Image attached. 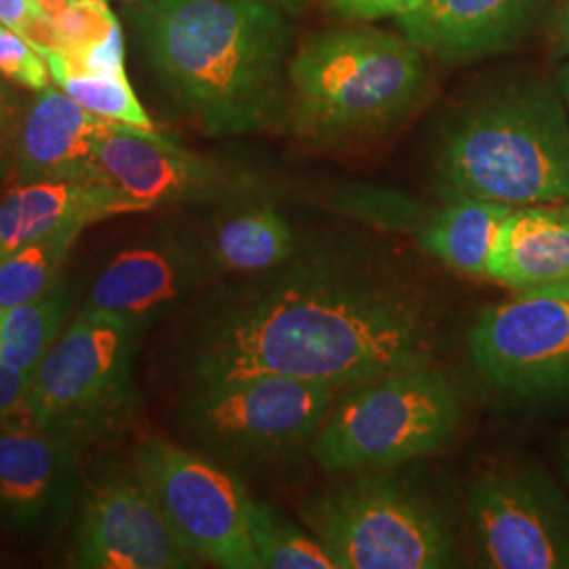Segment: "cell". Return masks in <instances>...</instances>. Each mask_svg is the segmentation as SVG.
<instances>
[{
    "mask_svg": "<svg viewBox=\"0 0 569 569\" xmlns=\"http://www.w3.org/2000/svg\"><path fill=\"white\" fill-rule=\"evenodd\" d=\"M559 91H561V96H563L569 110V61H566L561 66V70H559Z\"/></svg>",
    "mask_w": 569,
    "mask_h": 569,
    "instance_id": "836d02e7",
    "label": "cell"
},
{
    "mask_svg": "<svg viewBox=\"0 0 569 569\" xmlns=\"http://www.w3.org/2000/svg\"><path fill=\"white\" fill-rule=\"evenodd\" d=\"M427 0H327L331 13L345 23H373L399 20L422 7Z\"/></svg>",
    "mask_w": 569,
    "mask_h": 569,
    "instance_id": "83f0119b",
    "label": "cell"
},
{
    "mask_svg": "<svg viewBox=\"0 0 569 569\" xmlns=\"http://www.w3.org/2000/svg\"><path fill=\"white\" fill-rule=\"evenodd\" d=\"M34 2L41 9L42 16H47L49 20H56L70 0H34Z\"/></svg>",
    "mask_w": 569,
    "mask_h": 569,
    "instance_id": "d6a6232c",
    "label": "cell"
},
{
    "mask_svg": "<svg viewBox=\"0 0 569 569\" xmlns=\"http://www.w3.org/2000/svg\"><path fill=\"white\" fill-rule=\"evenodd\" d=\"M432 183L443 201H569V117L561 91L545 81L507 82L462 103L435 142Z\"/></svg>",
    "mask_w": 569,
    "mask_h": 569,
    "instance_id": "3957f363",
    "label": "cell"
},
{
    "mask_svg": "<svg viewBox=\"0 0 569 569\" xmlns=\"http://www.w3.org/2000/svg\"><path fill=\"white\" fill-rule=\"evenodd\" d=\"M53 23L60 34V51L81 56L102 42L119 20L106 0H70Z\"/></svg>",
    "mask_w": 569,
    "mask_h": 569,
    "instance_id": "484cf974",
    "label": "cell"
},
{
    "mask_svg": "<svg viewBox=\"0 0 569 569\" xmlns=\"http://www.w3.org/2000/svg\"><path fill=\"white\" fill-rule=\"evenodd\" d=\"M264 2L277 4V7H289V4H293V2H298V0H264Z\"/></svg>",
    "mask_w": 569,
    "mask_h": 569,
    "instance_id": "d590c367",
    "label": "cell"
},
{
    "mask_svg": "<svg viewBox=\"0 0 569 569\" xmlns=\"http://www.w3.org/2000/svg\"><path fill=\"white\" fill-rule=\"evenodd\" d=\"M209 274L201 243L159 232L121 247L98 272L84 306L148 327L188 302Z\"/></svg>",
    "mask_w": 569,
    "mask_h": 569,
    "instance_id": "9a60e30c",
    "label": "cell"
},
{
    "mask_svg": "<svg viewBox=\"0 0 569 569\" xmlns=\"http://www.w3.org/2000/svg\"><path fill=\"white\" fill-rule=\"evenodd\" d=\"M108 218L112 209L96 183H16L0 201V260L23 244L63 232H84Z\"/></svg>",
    "mask_w": 569,
    "mask_h": 569,
    "instance_id": "d6986e66",
    "label": "cell"
},
{
    "mask_svg": "<svg viewBox=\"0 0 569 569\" xmlns=\"http://www.w3.org/2000/svg\"><path fill=\"white\" fill-rule=\"evenodd\" d=\"M427 58L406 34L369 23L310 34L289 60L284 121L319 148L385 136L425 98Z\"/></svg>",
    "mask_w": 569,
    "mask_h": 569,
    "instance_id": "277c9868",
    "label": "cell"
},
{
    "mask_svg": "<svg viewBox=\"0 0 569 569\" xmlns=\"http://www.w3.org/2000/svg\"><path fill=\"white\" fill-rule=\"evenodd\" d=\"M39 11L34 0H0V23L20 34Z\"/></svg>",
    "mask_w": 569,
    "mask_h": 569,
    "instance_id": "4dcf8cb0",
    "label": "cell"
},
{
    "mask_svg": "<svg viewBox=\"0 0 569 569\" xmlns=\"http://www.w3.org/2000/svg\"><path fill=\"white\" fill-rule=\"evenodd\" d=\"M0 317H2V310H0Z\"/></svg>",
    "mask_w": 569,
    "mask_h": 569,
    "instance_id": "8d00e7d4",
    "label": "cell"
},
{
    "mask_svg": "<svg viewBox=\"0 0 569 569\" xmlns=\"http://www.w3.org/2000/svg\"><path fill=\"white\" fill-rule=\"evenodd\" d=\"M23 108L26 103H21L11 82L0 79V178L11 171Z\"/></svg>",
    "mask_w": 569,
    "mask_h": 569,
    "instance_id": "f1b7e54d",
    "label": "cell"
},
{
    "mask_svg": "<svg viewBox=\"0 0 569 569\" xmlns=\"http://www.w3.org/2000/svg\"><path fill=\"white\" fill-rule=\"evenodd\" d=\"M81 443L28 409L0 420V523L44 536L74 507Z\"/></svg>",
    "mask_w": 569,
    "mask_h": 569,
    "instance_id": "5bb4252c",
    "label": "cell"
},
{
    "mask_svg": "<svg viewBox=\"0 0 569 569\" xmlns=\"http://www.w3.org/2000/svg\"><path fill=\"white\" fill-rule=\"evenodd\" d=\"M74 102L106 121L121 122L138 129H154V122L143 110L127 74H84L58 82Z\"/></svg>",
    "mask_w": 569,
    "mask_h": 569,
    "instance_id": "d4e9b609",
    "label": "cell"
},
{
    "mask_svg": "<svg viewBox=\"0 0 569 569\" xmlns=\"http://www.w3.org/2000/svg\"><path fill=\"white\" fill-rule=\"evenodd\" d=\"M300 519L336 569L460 566L456 510L425 475L406 467L342 475L306 498Z\"/></svg>",
    "mask_w": 569,
    "mask_h": 569,
    "instance_id": "5b68a950",
    "label": "cell"
},
{
    "mask_svg": "<svg viewBox=\"0 0 569 569\" xmlns=\"http://www.w3.org/2000/svg\"><path fill=\"white\" fill-rule=\"evenodd\" d=\"M462 425V392L448 371L406 367L340 390L310 458L333 477L407 467L448 448Z\"/></svg>",
    "mask_w": 569,
    "mask_h": 569,
    "instance_id": "8992f818",
    "label": "cell"
},
{
    "mask_svg": "<svg viewBox=\"0 0 569 569\" xmlns=\"http://www.w3.org/2000/svg\"><path fill=\"white\" fill-rule=\"evenodd\" d=\"M465 521L479 568L569 569V500L528 460H491L465 489Z\"/></svg>",
    "mask_w": 569,
    "mask_h": 569,
    "instance_id": "30bf717a",
    "label": "cell"
},
{
    "mask_svg": "<svg viewBox=\"0 0 569 569\" xmlns=\"http://www.w3.org/2000/svg\"><path fill=\"white\" fill-rule=\"evenodd\" d=\"M561 470H563V477H566V483L569 486V439L566 441V446L561 449Z\"/></svg>",
    "mask_w": 569,
    "mask_h": 569,
    "instance_id": "e575fe53",
    "label": "cell"
},
{
    "mask_svg": "<svg viewBox=\"0 0 569 569\" xmlns=\"http://www.w3.org/2000/svg\"><path fill=\"white\" fill-rule=\"evenodd\" d=\"M143 327L82 308L32 373L26 409L82 446L133 409V361Z\"/></svg>",
    "mask_w": 569,
    "mask_h": 569,
    "instance_id": "ba28073f",
    "label": "cell"
},
{
    "mask_svg": "<svg viewBox=\"0 0 569 569\" xmlns=\"http://www.w3.org/2000/svg\"><path fill=\"white\" fill-rule=\"evenodd\" d=\"M110 122L49 84L21 114L11 173L16 183L89 182L96 148Z\"/></svg>",
    "mask_w": 569,
    "mask_h": 569,
    "instance_id": "2e32d148",
    "label": "cell"
},
{
    "mask_svg": "<svg viewBox=\"0 0 569 569\" xmlns=\"http://www.w3.org/2000/svg\"><path fill=\"white\" fill-rule=\"evenodd\" d=\"M251 542L262 569H336L323 545L268 502H251Z\"/></svg>",
    "mask_w": 569,
    "mask_h": 569,
    "instance_id": "cb8c5ba5",
    "label": "cell"
},
{
    "mask_svg": "<svg viewBox=\"0 0 569 569\" xmlns=\"http://www.w3.org/2000/svg\"><path fill=\"white\" fill-rule=\"evenodd\" d=\"M133 468L176 536L199 561L224 569H262L251 542V502L230 468L159 437L136 446Z\"/></svg>",
    "mask_w": 569,
    "mask_h": 569,
    "instance_id": "9c48e42d",
    "label": "cell"
},
{
    "mask_svg": "<svg viewBox=\"0 0 569 569\" xmlns=\"http://www.w3.org/2000/svg\"><path fill=\"white\" fill-rule=\"evenodd\" d=\"M201 247L211 274L247 279L277 270L302 251L283 211L249 192L224 201Z\"/></svg>",
    "mask_w": 569,
    "mask_h": 569,
    "instance_id": "ac0fdd59",
    "label": "cell"
},
{
    "mask_svg": "<svg viewBox=\"0 0 569 569\" xmlns=\"http://www.w3.org/2000/svg\"><path fill=\"white\" fill-rule=\"evenodd\" d=\"M542 4L545 0H427L397 26L428 58L467 63L510 49Z\"/></svg>",
    "mask_w": 569,
    "mask_h": 569,
    "instance_id": "e0dca14e",
    "label": "cell"
},
{
    "mask_svg": "<svg viewBox=\"0 0 569 569\" xmlns=\"http://www.w3.org/2000/svg\"><path fill=\"white\" fill-rule=\"evenodd\" d=\"M82 232H63L23 244L0 260V310L28 305L60 283L61 266Z\"/></svg>",
    "mask_w": 569,
    "mask_h": 569,
    "instance_id": "603a6c76",
    "label": "cell"
},
{
    "mask_svg": "<svg viewBox=\"0 0 569 569\" xmlns=\"http://www.w3.org/2000/svg\"><path fill=\"white\" fill-rule=\"evenodd\" d=\"M488 279L509 289L569 281V201L515 207Z\"/></svg>",
    "mask_w": 569,
    "mask_h": 569,
    "instance_id": "ffe728a7",
    "label": "cell"
},
{
    "mask_svg": "<svg viewBox=\"0 0 569 569\" xmlns=\"http://www.w3.org/2000/svg\"><path fill=\"white\" fill-rule=\"evenodd\" d=\"M142 477L117 472L87 491L72 536L70 566L82 569L194 568Z\"/></svg>",
    "mask_w": 569,
    "mask_h": 569,
    "instance_id": "4fadbf2b",
    "label": "cell"
},
{
    "mask_svg": "<svg viewBox=\"0 0 569 569\" xmlns=\"http://www.w3.org/2000/svg\"><path fill=\"white\" fill-rule=\"evenodd\" d=\"M49 63L18 32L0 23V79L30 91L49 87Z\"/></svg>",
    "mask_w": 569,
    "mask_h": 569,
    "instance_id": "4316f807",
    "label": "cell"
},
{
    "mask_svg": "<svg viewBox=\"0 0 569 569\" xmlns=\"http://www.w3.org/2000/svg\"><path fill=\"white\" fill-rule=\"evenodd\" d=\"M468 355L489 387L512 399L569 395V281L515 289L481 310Z\"/></svg>",
    "mask_w": 569,
    "mask_h": 569,
    "instance_id": "8fae6325",
    "label": "cell"
},
{
    "mask_svg": "<svg viewBox=\"0 0 569 569\" xmlns=\"http://www.w3.org/2000/svg\"><path fill=\"white\" fill-rule=\"evenodd\" d=\"M338 392L327 382L279 373L192 387L180 428L226 467H284L310 456Z\"/></svg>",
    "mask_w": 569,
    "mask_h": 569,
    "instance_id": "52a82bcc",
    "label": "cell"
},
{
    "mask_svg": "<svg viewBox=\"0 0 569 569\" xmlns=\"http://www.w3.org/2000/svg\"><path fill=\"white\" fill-rule=\"evenodd\" d=\"M550 42L557 56H569V0H563L552 16Z\"/></svg>",
    "mask_w": 569,
    "mask_h": 569,
    "instance_id": "1f68e13d",
    "label": "cell"
},
{
    "mask_svg": "<svg viewBox=\"0 0 569 569\" xmlns=\"http://www.w3.org/2000/svg\"><path fill=\"white\" fill-rule=\"evenodd\" d=\"M68 312V287L63 281L41 298L2 310L0 361L34 373L47 350L60 338Z\"/></svg>",
    "mask_w": 569,
    "mask_h": 569,
    "instance_id": "7402d4cb",
    "label": "cell"
},
{
    "mask_svg": "<svg viewBox=\"0 0 569 569\" xmlns=\"http://www.w3.org/2000/svg\"><path fill=\"white\" fill-rule=\"evenodd\" d=\"M443 310L422 279L363 249L300 251L211 300L192 329V387L260 373L357 387L437 363Z\"/></svg>",
    "mask_w": 569,
    "mask_h": 569,
    "instance_id": "6da1fadb",
    "label": "cell"
},
{
    "mask_svg": "<svg viewBox=\"0 0 569 569\" xmlns=\"http://www.w3.org/2000/svg\"><path fill=\"white\" fill-rule=\"evenodd\" d=\"M96 183L112 216L183 204L224 203L249 192L241 173L213 161L157 129L110 122L96 148Z\"/></svg>",
    "mask_w": 569,
    "mask_h": 569,
    "instance_id": "7c38bea8",
    "label": "cell"
},
{
    "mask_svg": "<svg viewBox=\"0 0 569 569\" xmlns=\"http://www.w3.org/2000/svg\"><path fill=\"white\" fill-rule=\"evenodd\" d=\"M515 207L483 199H448L418 228V243L456 274L488 279L502 226Z\"/></svg>",
    "mask_w": 569,
    "mask_h": 569,
    "instance_id": "44dd1931",
    "label": "cell"
},
{
    "mask_svg": "<svg viewBox=\"0 0 569 569\" xmlns=\"http://www.w3.org/2000/svg\"><path fill=\"white\" fill-rule=\"evenodd\" d=\"M154 77L203 133L244 136L284 121L291 28L264 0H140Z\"/></svg>",
    "mask_w": 569,
    "mask_h": 569,
    "instance_id": "7a4b0ae2",
    "label": "cell"
},
{
    "mask_svg": "<svg viewBox=\"0 0 569 569\" xmlns=\"http://www.w3.org/2000/svg\"><path fill=\"white\" fill-rule=\"evenodd\" d=\"M32 387V373L0 361V420L26 409Z\"/></svg>",
    "mask_w": 569,
    "mask_h": 569,
    "instance_id": "f546056e",
    "label": "cell"
}]
</instances>
